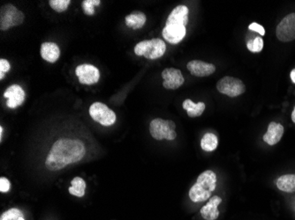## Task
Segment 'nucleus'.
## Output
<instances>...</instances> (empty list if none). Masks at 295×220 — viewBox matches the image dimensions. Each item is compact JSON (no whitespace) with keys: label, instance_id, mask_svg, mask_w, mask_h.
Here are the masks:
<instances>
[{"label":"nucleus","instance_id":"obj_30","mask_svg":"<svg viewBox=\"0 0 295 220\" xmlns=\"http://www.w3.org/2000/svg\"><path fill=\"white\" fill-rule=\"evenodd\" d=\"M290 77H291V79H292V83L295 84V69L292 70L291 73H290Z\"/></svg>","mask_w":295,"mask_h":220},{"label":"nucleus","instance_id":"obj_22","mask_svg":"<svg viewBox=\"0 0 295 220\" xmlns=\"http://www.w3.org/2000/svg\"><path fill=\"white\" fill-rule=\"evenodd\" d=\"M219 145L218 137L213 133H206L201 140V147L205 151H215Z\"/></svg>","mask_w":295,"mask_h":220},{"label":"nucleus","instance_id":"obj_17","mask_svg":"<svg viewBox=\"0 0 295 220\" xmlns=\"http://www.w3.org/2000/svg\"><path fill=\"white\" fill-rule=\"evenodd\" d=\"M40 54L44 60L53 64L59 59L60 49L59 46L54 42H45L40 48Z\"/></svg>","mask_w":295,"mask_h":220},{"label":"nucleus","instance_id":"obj_24","mask_svg":"<svg viewBox=\"0 0 295 220\" xmlns=\"http://www.w3.org/2000/svg\"><path fill=\"white\" fill-rule=\"evenodd\" d=\"M49 4L53 10L58 13H63L68 8L71 1L70 0H50Z\"/></svg>","mask_w":295,"mask_h":220},{"label":"nucleus","instance_id":"obj_1","mask_svg":"<svg viewBox=\"0 0 295 220\" xmlns=\"http://www.w3.org/2000/svg\"><path fill=\"white\" fill-rule=\"evenodd\" d=\"M86 154L83 142L79 139L60 138L53 144L46 160L51 171H58L66 166L81 160Z\"/></svg>","mask_w":295,"mask_h":220},{"label":"nucleus","instance_id":"obj_5","mask_svg":"<svg viewBox=\"0 0 295 220\" xmlns=\"http://www.w3.org/2000/svg\"><path fill=\"white\" fill-rule=\"evenodd\" d=\"M24 18L23 13L14 6L11 4L5 5L1 7L0 12V29L6 31L10 28L20 26L23 23Z\"/></svg>","mask_w":295,"mask_h":220},{"label":"nucleus","instance_id":"obj_31","mask_svg":"<svg viewBox=\"0 0 295 220\" xmlns=\"http://www.w3.org/2000/svg\"><path fill=\"white\" fill-rule=\"evenodd\" d=\"M292 122H293V123H294V124H295V107H294V108H293V110H292Z\"/></svg>","mask_w":295,"mask_h":220},{"label":"nucleus","instance_id":"obj_13","mask_svg":"<svg viewBox=\"0 0 295 220\" xmlns=\"http://www.w3.org/2000/svg\"><path fill=\"white\" fill-rule=\"evenodd\" d=\"M187 67L192 75L195 76V77H201V78L212 75V73L216 71L214 65L202 62L200 60L190 61L188 63Z\"/></svg>","mask_w":295,"mask_h":220},{"label":"nucleus","instance_id":"obj_26","mask_svg":"<svg viewBox=\"0 0 295 220\" xmlns=\"http://www.w3.org/2000/svg\"><path fill=\"white\" fill-rule=\"evenodd\" d=\"M246 47L250 51L253 53H258L264 48V40L263 38L256 37L254 40H249L246 43Z\"/></svg>","mask_w":295,"mask_h":220},{"label":"nucleus","instance_id":"obj_16","mask_svg":"<svg viewBox=\"0 0 295 220\" xmlns=\"http://www.w3.org/2000/svg\"><path fill=\"white\" fill-rule=\"evenodd\" d=\"M188 13H189V10L186 6H179L175 7L170 15L168 16L166 25H183L186 27L188 23Z\"/></svg>","mask_w":295,"mask_h":220},{"label":"nucleus","instance_id":"obj_27","mask_svg":"<svg viewBox=\"0 0 295 220\" xmlns=\"http://www.w3.org/2000/svg\"><path fill=\"white\" fill-rule=\"evenodd\" d=\"M11 66L7 59H0V79H3L5 74L9 72Z\"/></svg>","mask_w":295,"mask_h":220},{"label":"nucleus","instance_id":"obj_25","mask_svg":"<svg viewBox=\"0 0 295 220\" xmlns=\"http://www.w3.org/2000/svg\"><path fill=\"white\" fill-rule=\"evenodd\" d=\"M101 1L99 0H84L81 3L84 14L87 15H94L95 7H98Z\"/></svg>","mask_w":295,"mask_h":220},{"label":"nucleus","instance_id":"obj_19","mask_svg":"<svg viewBox=\"0 0 295 220\" xmlns=\"http://www.w3.org/2000/svg\"><path fill=\"white\" fill-rule=\"evenodd\" d=\"M278 189L284 192H295V175H285L277 181Z\"/></svg>","mask_w":295,"mask_h":220},{"label":"nucleus","instance_id":"obj_9","mask_svg":"<svg viewBox=\"0 0 295 220\" xmlns=\"http://www.w3.org/2000/svg\"><path fill=\"white\" fill-rule=\"evenodd\" d=\"M75 74L82 85H94L100 78L99 70L92 65H80L77 66Z\"/></svg>","mask_w":295,"mask_h":220},{"label":"nucleus","instance_id":"obj_20","mask_svg":"<svg viewBox=\"0 0 295 220\" xmlns=\"http://www.w3.org/2000/svg\"><path fill=\"white\" fill-rule=\"evenodd\" d=\"M182 107L188 112L189 117H200L205 110V104L203 102L194 103L191 100H185Z\"/></svg>","mask_w":295,"mask_h":220},{"label":"nucleus","instance_id":"obj_11","mask_svg":"<svg viewBox=\"0 0 295 220\" xmlns=\"http://www.w3.org/2000/svg\"><path fill=\"white\" fill-rule=\"evenodd\" d=\"M4 97L7 99V107L14 109L24 102L26 93L19 85H13L5 91Z\"/></svg>","mask_w":295,"mask_h":220},{"label":"nucleus","instance_id":"obj_29","mask_svg":"<svg viewBox=\"0 0 295 220\" xmlns=\"http://www.w3.org/2000/svg\"><path fill=\"white\" fill-rule=\"evenodd\" d=\"M248 29L251 30V31L257 32V33H259L261 35H265V29H264V27L261 26L260 24H258V23H256V22L251 23V24L248 26Z\"/></svg>","mask_w":295,"mask_h":220},{"label":"nucleus","instance_id":"obj_23","mask_svg":"<svg viewBox=\"0 0 295 220\" xmlns=\"http://www.w3.org/2000/svg\"><path fill=\"white\" fill-rule=\"evenodd\" d=\"M0 220H25V218L21 210L12 208L1 215Z\"/></svg>","mask_w":295,"mask_h":220},{"label":"nucleus","instance_id":"obj_14","mask_svg":"<svg viewBox=\"0 0 295 220\" xmlns=\"http://www.w3.org/2000/svg\"><path fill=\"white\" fill-rule=\"evenodd\" d=\"M222 203V198L219 196H212L208 203L201 209V216L205 220H216L219 216L218 209L219 204Z\"/></svg>","mask_w":295,"mask_h":220},{"label":"nucleus","instance_id":"obj_6","mask_svg":"<svg viewBox=\"0 0 295 220\" xmlns=\"http://www.w3.org/2000/svg\"><path fill=\"white\" fill-rule=\"evenodd\" d=\"M90 115L93 120L103 126H111L116 122V114L104 103L95 102L90 107Z\"/></svg>","mask_w":295,"mask_h":220},{"label":"nucleus","instance_id":"obj_7","mask_svg":"<svg viewBox=\"0 0 295 220\" xmlns=\"http://www.w3.org/2000/svg\"><path fill=\"white\" fill-rule=\"evenodd\" d=\"M217 88L220 93L229 97L240 96L246 91V87L240 79L233 77H225L217 84Z\"/></svg>","mask_w":295,"mask_h":220},{"label":"nucleus","instance_id":"obj_21","mask_svg":"<svg viewBox=\"0 0 295 220\" xmlns=\"http://www.w3.org/2000/svg\"><path fill=\"white\" fill-rule=\"evenodd\" d=\"M71 187L68 189L71 195L77 196V197H82L85 195V189H86V183L82 178L80 177H74L71 182Z\"/></svg>","mask_w":295,"mask_h":220},{"label":"nucleus","instance_id":"obj_18","mask_svg":"<svg viewBox=\"0 0 295 220\" xmlns=\"http://www.w3.org/2000/svg\"><path fill=\"white\" fill-rule=\"evenodd\" d=\"M146 21V15L139 11L133 12L132 14L128 15L125 19V25L133 29H140L143 28Z\"/></svg>","mask_w":295,"mask_h":220},{"label":"nucleus","instance_id":"obj_12","mask_svg":"<svg viewBox=\"0 0 295 220\" xmlns=\"http://www.w3.org/2000/svg\"><path fill=\"white\" fill-rule=\"evenodd\" d=\"M186 27L183 25H165L163 29V36L168 42L172 44H177L181 42L186 35Z\"/></svg>","mask_w":295,"mask_h":220},{"label":"nucleus","instance_id":"obj_3","mask_svg":"<svg viewBox=\"0 0 295 220\" xmlns=\"http://www.w3.org/2000/svg\"><path fill=\"white\" fill-rule=\"evenodd\" d=\"M176 124L171 120H163L156 118L151 121L149 125V132L153 138L156 140H174L177 137L175 131Z\"/></svg>","mask_w":295,"mask_h":220},{"label":"nucleus","instance_id":"obj_28","mask_svg":"<svg viewBox=\"0 0 295 220\" xmlns=\"http://www.w3.org/2000/svg\"><path fill=\"white\" fill-rule=\"evenodd\" d=\"M11 183L8 179L5 177L0 178V192L7 193L10 190Z\"/></svg>","mask_w":295,"mask_h":220},{"label":"nucleus","instance_id":"obj_2","mask_svg":"<svg viewBox=\"0 0 295 220\" xmlns=\"http://www.w3.org/2000/svg\"><path fill=\"white\" fill-rule=\"evenodd\" d=\"M217 176L212 170H207L198 176L196 183L193 185L188 196L194 203H201L210 198L212 193L216 189Z\"/></svg>","mask_w":295,"mask_h":220},{"label":"nucleus","instance_id":"obj_15","mask_svg":"<svg viewBox=\"0 0 295 220\" xmlns=\"http://www.w3.org/2000/svg\"><path fill=\"white\" fill-rule=\"evenodd\" d=\"M284 134V127L281 124L271 122L268 126V131L264 136V141L269 145H275L281 140Z\"/></svg>","mask_w":295,"mask_h":220},{"label":"nucleus","instance_id":"obj_4","mask_svg":"<svg viewBox=\"0 0 295 220\" xmlns=\"http://www.w3.org/2000/svg\"><path fill=\"white\" fill-rule=\"evenodd\" d=\"M166 50V45L161 39L146 40L137 43L135 48L136 55L143 56L148 59H157L163 57Z\"/></svg>","mask_w":295,"mask_h":220},{"label":"nucleus","instance_id":"obj_10","mask_svg":"<svg viewBox=\"0 0 295 220\" xmlns=\"http://www.w3.org/2000/svg\"><path fill=\"white\" fill-rule=\"evenodd\" d=\"M163 86L166 89L175 90L184 84V77L181 71L174 68H167L162 73Z\"/></svg>","mask_w":295,"mask_h":220},{"label":"nucleus","instance_id":"obj_8","mask_svg":"<svg viewBox=\"0 0 295 220\" xmlns=\"http://www.w3.org/2000/svg\"><path fill=\"white\" fill-rule=\"evenodd\" d=\"M276 35L278 40L288 42L295 39V13L286 15L282 20L276 29Z\"/></svg>","mask_w":295,"mask_h":220}]
</instances>
